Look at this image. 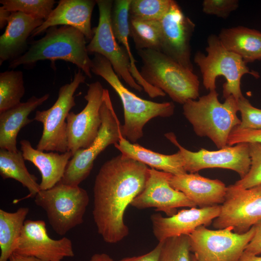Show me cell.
<instances>
[{"mask_svg": "<svg viewBox=\"0 0 261 261\" xmlns=\"http://www.w3.org/2000/svg\"><path fill=\"white\" fill-rule=\"evenodd\" d=\"M149 169L122 154L105 161L100 169L93 188V217L106 243H117L129 234L124 213L144 189Z\"/></svg>", "mask_w": 261, "mask_h": 261, "instance_id": "obj_1", "label": "cell"}, {"mask_svg": "<svg viewBox=\"0 0 261 261\" xmlns=\"http://www.w3.org/2000/svg\"><path fill=\"white\" fill-rule=\"evenodd\" d=\"M45 35L31 44L22 55L11 61L9 67L30 66L40 60H49L52 64L58 60L75 65L89 78L92 77V60L87 49L85 36L77 29L68 26L52 27Z\"/></svg>", "mask_w": 261, "mask_h": 261, "instance_id": "obj_2", "label": "cell"}, {"mask_svg": "<svg viewBox=\"0 0 261 261\" xmlns=\"http://www.w3.org/2000/svg\"><path fill=\"white\" fill-rule=\"evenodd\" d=\"M91 71L106 81L118 94L124 110V123L121 127L122 136L134 143L143 136V128L156 117H167L173 115L174 105L172 102H156L138 97L126 88L103 56L95 54Z\"/></svg>", "mask_w": 261, "mask_h": 261, "instance_id": "obj_3", "label": "cell"}, {"mask_svg": "<svg viewBox=\"0 0 261 261\" xmlns=\"http://www.w3.org/2000/svg\"><path fill=\"white\" fill-rule=\"evenodd\" d=\"M216 90L200 97L189 100L183 106V114L192 125L196 134L208 137L219 148L227 146L232 130L241 123L237 116V101L233 96L223 103L218 99Z\"/></svg>", "mask_w": 261, "mask_h": 261, "instance_id": "obj_4", "label": "cell"}, {"mask_svg": "<svg viewBox=\"0 0 261 261\" xmlns=\"http://www.w3.org/2000/svg\"><path fill=\"white\" fill-rule=\"evenodd\" d=\"M143 65L140 73L150 85L167 94L175 102L184 104L199 96V80L193 72L160 51L137 50Z\"/></svg>", "mask_w": 261, "mask_h": 261, "instance_id": "obj_5", "label": "cell"}, {"mask_svg": "<svg viewBox=\"0 0 261 261\" xmlns=\"http://www.w3.org/2000/svg\"><path fill=\"white\" fill-rule=\"evenodd\" d=\"M207 42V54L198 52L194 58L202 74L204 87L209 91L216 90V79L222 76L226 80L223 85V97L233 96L237 101L244 96L240 87L242 77L249 73L257 77L259 73L250 71L241 57L227 50L218 36L210 35Z\"/></svg>", "mask_w": 261, "mask_h": 261, "instance_id": "obj_6", "label": "cell"}, {"mask_svg": "<svg viewBox=\"0 0 261 261\" xmlns=\"http://www.w3.org/2000/svg\"><path fill=\"white\" fill-rule=\"evenodd\" d=\"M34 198L36 204L45 211L53 230L61 236L83 222L89 200L84 188L61 181L49 189L41 190Z\"/></svg>", "mask_w": 261, "mask_h": 261, "instance_id": "obj_7", "label": "cell"}, {"mask_svg": "<svg viewBox=\"0 0 261 261\" xmlns=\"http://www.w3.org/2000/svg\"><path fill=\"white\" fill-rule=\"evenodd\" d=\"M102 124L93 143L86 149L76 151L69 160L61 182L79 186L89 175L98 156L111 145L118 143L123 137L120 121L113 108L108 89H105L101 107Z\"/></svg>", "mask_w": 261, "mask_h": 261, "instance_id": "obj_8", "label": "cell"}, {"mask_svg": "<svg viewBox=\"0 0 261 261\" xmlns=\"http://www.w3.org/2000/svg\"><path fill=\"white\" fill-rule=\"evenodd\" d=\"M80 69L75 72L70 83L61 86L58 98L48 109L37 111L34 120L43 124V130L36 149L43 151H68L66 118L70 110L76 105L74 94L79 86L84 83L86 75Z\"/></svg>", "mask_w": 261, "mask_h": 261, "instance_id": "obj_9", "label": "cell"}, {"mask_svg": "<svg viewBox=\"0 0 261 261\" xmlns=\"http://www.w3.org/2000/svg\"><path fill=\"white\" fill-rule=\"evenodd\" d=\"M255 232L238 233L231 227L216 230L198 227L189 235L190 250L197 261H239Z\"/></svg>", "mask_w": 261, "mask_h": 261, "instance_id": "obj_10", "label": "cell"}, {"mask_svg": "<svg viewBox=\"0 0 261 261\" xmlns=\"http://www.w3.org/2000/svg\"><path fill=\"white\" fill-rule=\"evenodd\" d=\"M99 18L98 26L93 28V36L87 45L88 53L98 54L105 57L111 63L119 77L130 87L141 92L143 87L137 84L130 72L129 56L123 47L119 45L112 28V0H96Z\"/></svg>", "mask_w": 261, "mask_h": 261, "instance_id": "obj_11", "label": "cell"}, {"mask_svg": "<svg viewBox=\"0 0 261 261\" xmlns=\"http://www.w3.org/2000/svg\"><path fill=\"white\" fill-rule=\"evenodd\" d=\"M261 220V184L246 189L233 184L227 187L219 216L213 221L217 229L231 227L238 233L247 232Z\"/></svg>", "mask_w": 261, "mask_h": 261, "instance_id": "obj_12", "label": "cell"}, {"mask_svg": "<svg viewBox=\"0 0 261 261\" xmlns=\"http://www.w3.org/2000/svg\"><path fill=\"white\" fill-rule=\"evenodd\" d=\"M164 136L178 148L187 173H195L204 169L220 168L234 171L242 178L249 170L251 159L249 143L227 145L216 151L201 148L197 152H192L183 147L173 132L165 133Z\"/></svg>", "mask_w": 261, "mask_h": 261, "instance_id": "obj_13", "label": "cell"}, {"mask_svg": "<svg viewBox=\"0 0 261 261\" xmlns=\"http://www.w3.org/2000/svg\"><path fill=\"white\" fill-rule=\"evenodd\" d=\"M104 88L99 81L88 85L85 99L87 104L79 113L70 112L66 118L68 151L73 155L88 147L96 138L102 124L101 107Z\"/></svg>", "mask_w": 261, "mask_h": 261, "instance_id": "obj_14", "label": "cell"}, {"mask_svg": "<svg viewBox=\"0 0 261 261\" xmlns=\"http://www.w3.org/2000/svg\"><path fill=\"white\" fill-rule=\"evenodd\" d=\"M159 23L160 51L193 71L190 42L194 30V23L173 0L168 12Z\"/></svg>", "mask_w": 261, "mask_h": 261, "instance_id": "obj_15", "label": "cell"}, {"mask_svg": "<svg viewBox=\"0 0 261 261\" xmlns=\"http://www.w3.org/2000/svg\"><path fill=\"white\" fill-rule=\"evenodd\" d=\"M14 253L43 261H61L74 256L72 241L50 237L42 220L25 221Z\"/></svg>", "mask_w": 261, "mask_h": 261, "instance_id": "obj_16", "label": "cell"}, {"mask_svg": "<svg viewBox=\"0 0 261 261\" xmlns=\"http://www.w3.org/2000/svg\"><path fill=\"white\" fill-rule=\"evenodd\" d=\"M172 174L150 168L149 175L142 191L130 205L138 209L155 208L167 217L177 213L179 207H196L182 192L173 188L169 183Z\"/></svg>", "mask_w": 261, "mask_h": 261, "instance_id": "obj_17", "label": "cell"}, {"mask_svg": "<svg viewBox=\"0 0 261 261\" xmlns=\"http://www.w3.org/2000/svg\"><path fill=\"white\" fill-rule=\"evenodd\" d=\"M221 205L182 209L170 217L151 215L153 233L159 242L182 235H189L198 227L210 225L219 215Z\"/></svg>", "mask_w": 261, "mask_h": 261, "instance_id": "obj_18", "label": "cell"}, {"mask_svg": "<svg viewBox=\"0 0 261 261\" xmlns=\"http://www.w3.org/2000/svg\"><path fill=\"white\" fill-rule=\"evenodd\" d=\"M96 4V0H59L48 18L33 31L31 36L39 35L49 28L61 25L72 27L91 40L94 34L91 19Z\"/></svg>", "mask_w": 261, "mask_h": 261, "instance_id": "obj_19", "label": "cell"}, {"mask_svg": "<svg viewBox=\"0 0 261 261\" xmlns=\"http://www.w3.org/2000/svg\"><path fill=\"white\" fill-rule=\"evenodd\" d=\"M169 183L200 208L221 205L225 200L227 187L223 182L198 173L172 174Z\"/></svg>", "mask_w": 261, "mask_h": 261, "instance_id": "obj_20", "label": "cell"}, {"mask_svg": "<svg viewBox=\"0 0 261 261\" xmlns=\"http://www.w3.org/2000/svg\"><path fill=\"white\" fill-rule=\"evenodd\" d=\"M44 20L20 12H12L4 32L0 36V65L16 58L27 47V40Z\"/></svg>", "mask_w": 261, "mask_h": 261, "instance_id": "obj_21", "label": "cell"}, {"mask_svg": "<svg viewBox=\"0 0 261 261\" xmlns=\"http://www.w3.org/2000/svg\"><path fill=\"white\" fill-rule=\"evenodd\" d=\"M20 145L24 160L33 163L41 173V190L49 189L61 181L73 156L71 152H45L34 148L30 142L25 139L20 141Z\"/></svg>", "mask_w": 261, "mask_h": 261, "instance_id": "obj_22", "label": "cell"}, {"mask_svg": "<svg viewBox=\"0 0 261 261\" xmlns=\"http://www.w3.org/2000/svg\"><path fill=\"white\" fill-rule=\"evenodd\" d=\"M49 94L41 97L31 96L27 102L0 113V148L10 151L18 150L17 137L21 129L34 121L29 114L49 97Z\"/></svg>", "mask_w": 261, "mask_h": 261, "instance_id": "obj_23", "label": "cell"}, {"mask_svg": "<svg viewBox=\"0 0 261 261\" xmlns=\"http://www.w3.org/2000/svg\"><path fill=\"white\" fill-rule=\"evenodd\" d=\"M131 0H116L113 1L111 12V25L114 35L118 42L126 51L130 60V72L138 85L151 98L163 97L165 93L147 83L141 75L136 66L129 43V8Z\"/></svg>", "mask_w": 261, "mask_h": 261, "instance_id": "obj_24", "label": "cell"}, {"mask_svg": "<svg viewBox=\"0 0 261 261\" xmlns=\"http://www.w3.org/2000/svg\"><path fill=\"white\" fill-rule=\"evenodd\" d=\"M121 154L141 162L151 168L179 175L187 173L184 167V161L179 151L171 155H165L153 151L132 143L122 137L118 143L114 145Z\"/></svg>", "mask_w": 261, "mask_h": 261, "instance_id": "obj_25", "label": "cell"}, {"mask_svg": "<svg viewBox=\"0 0 261 261\" xmlns=\"http://www.w3.org/2000/svg\"><path fill=\"white\" fill-rule=\"evenodd\" d=\"M218 38L228 51L246 63L261 60V32L243 26L223 29Z\"/></svg>", "mask_w": 261, "mask_h": 261, "instance_id": "obj_26", "label": "cell"}, {"mask_svg": "<svg viewBox=\"0 0 261 261\" xmlns=\"http://www.w3.org/2000/svg\"><path fill=\"white\" fill-rule=\"evenodd\" d=\"M21 151L15 152L0 149V174L3 179H14L20 182L29 190V194L22 198L15 200L14 203L24 199L33 198L41 190L37 178L28 170Z\"/></svg>", "mask_w": 261, "mask_h": 261, "instance_id": "obj_27", "label": "cell"}, {"mask_svg": "<svg viewBox=\"0 0 261 261\" xmlns=\"http://www.w3.org/2000/svg\"><path fill=\"white\" fill-rule=\"evenodd\" d=\"M29 210L27 207L14 212L0 209V261H9L14 252Z\"/></svg>", "mask_w": 261, "mask_h": 261, "instance_id": "obj_28", "label": "cell"}, {"mask_svg": "<svg viewBox=\"0 0 261 261\" xmlns=\"http://www.w3.org/2000/svg\"><path fill=\"white\" fill-rule=\"evenodd\" d=\"M25 93L22 71L11 70L0 73V113L20 104Z\"/></svg>", "mask_w": 261, "mask_h": 261, "instance_id": "obj_29", "label": "cell"}, {"mask_svg": "<svg viewBox=\"0 0 261 261\" xmlns=\"http://www.w3.org/2000/svg\"><path fill=\"white\" fill-rule=\"evenodd\" d=\"M130 36L137 50L152 49L160 51L159 21L129 18Z\"/></svg>", "mask_w": 261, "mask_h": 261, "instance_id": "obj_30", "label": "cell"}, {"mask_svg": "<svg viewBox=\"0 0 261 261\" xmlns=\"http://www.w3.org/2000/svg\"><path fill=\"white\" fill-rule=\"evenodd\" d=\"M173 0H131L129 18L160 21L168 12Z\"/></svg>", "mask_w": 261, "mask_h": 261, "instance_id": "obj_31", "label": "cell"}, {"mask_svg": "<svg viewBox=\"0 0 261 261\" xmlns=\"http://www.w3.org/2000/svg\"><path fill=\"white\" fill-rule=\"evenodd\" d=\"M7 11L20 12L33 17L45 20L56 3L54 0H0Z\"/></svg>", "mask_w": 261, "mask_h": 261, "instance_id": "obj_32", "label": "cell"}, {"mask_svg": "<svg viewBox=\"0 0 261 261\" xmlns=\"http://www.w3.org/2000/svg\"><path fill=\"white\" fill-rule=\"evenodd\" d=\"M161 242L159 261H192L188 235L170 237Z\"/></svg>", "mask_w": 261, "mask_h": 261, "instance_id": "obj_33", "label": "cell"}, {"mask_svg": "<svg viewBox=\"0 0 261 261\" xmlns=\"http://www.w3.org/2000/svg\"><path fill=\"white\" fill-rule=\"evenodd\" d=\"M251 165L247 174L233 185L246 189L261 184V143H249Z\"/></svg>", "mask_w": 261, "mask_h": 261, "instance_id": "obj_34", "label": "cell"}, {"mask_svg": "<svg viewBox=\"0 0 261 261\" xmlns=\"http://www.w3.org/2000/svg\"><path fill=\"white\" fill-rule=\"evenodd\" d=\"M238 111L241 120L236 128L241 129L261 130V109L257 108L244 96L237 101Z\"/></svg>", "mask_w": 261, "mask_h": 261, "instance_id": "obj_35", "label": "cell"}, {"mask_svg": "<svg viewBox=\"0 0 261 261\" xmlns=\"http://www.w3.org/2000/svg\"><path fill=\"white\" fill-rule=\"evenodd\" d=\"M237 0H204L203 2V11L206 14L227 18L238 7Z\"/></svg>", "mask_w": 261, "mask_h": 261, "instance_id": "obj_36", "label": "cell"}, {"mask_svg": "<svg viewBox=\"0 0 261 261\" xmlns=\"http://www.w3.org/2000/svg\"><path fill=\"white\" fill-rule=\"evenodd\" d=\"M261 143V130L241 129L235 128L230 133L227 145L240 143Z\"/></svg>", "mask_w": 261, "mask_h": 261, "instance_id": "obj_37", "label": "cell"}, {"mask_svg": "<svg viewBox=\"0 0 261 261\" xmlns=\"http://www.w3.org/2000/svg\"><path fill=\"white\" fill-rule=\"evenodd\" d=\"M254 227V235L244 251L258 256L261 255V220Z\"/></svg>", "mask_w": 261, "mask_h": 261, "instance_id": "obj_38", "label": "cell"}, {"mask_svg": "<svg viewBox=\"0 0 261 261\" xmlns=\"http://www.w3.org/2000/svg\"><path fill=\"white\" fill-rule=\"evenodd\" d=\"M161 246L162 242H160L154 249L146 254L125 258L118 261H159Z\"/></svg>", "mask_w": 261, "mask_h": 261, "instance_id": "obj_39", "label": "cell"}, {"mask_svg": "<svg viewBox=\"0 0 261 261\" xmlns=\"http://www.w3.org/2000/svg\"><path fill=\"white\" fill-rule=\"evenodd\" d=\"M11 12L5 9L2 6L0 7V29H3L7 25L8 20Z\"/></svg>", "mask_w": 261, "mask_h": 261, "instance_id": "obj_40", "label": "cell"}, {"mask_svg": "<svg viewBox=\"0 0 261 261\" xmlns=\"http://www.w3.org/2000/svg\"><path fill=\"white\" fill-rule=\"evenodd\" d=\"M9 261H43L33 257H26L13 253Z\"/></svg>", "mask_w": 261, "mask_h": 261, "instance_id": "obj_41", "label": "cell"}, {"mask_svg": "<svg viewBox=\"0 0 261 261\" xmlns=\"http://www.w3.org/2000/svg\"><path fill=\"white\" fill-rule=\"evenodd\" d=\"M89 261H114L113 259L106 253H96L93 254Z\"/></svg>", "mask_w": 261, "mask_h": 261, "instance_id": "obj_42", "label": "cell"}, {"mask_svg": "<svg viewBox=\"0 0 261 261\" xmlns=\"http://www.w3.org/2000/svg\"><path fill=\"white\" fill-rule=\"evenodd\" d=\"M239 261H261V257L244 251Z\"/></svg>", "mask_w": 261, "mask_h": 261, "instance_id": "obj_43", "label": "cell"}, {"mask_svg": "<svg viewBox=\"0 0 261 261\" xmlns=\"http://www.w3.org/2000/svg\"><path fill=\"white\" fill-rule=\"evenodd\" d=\"M192 261H197L196 258H195V257L194 256L193 254H192Z\"/></svg>", "mask_w": 261, "mask_h": 261, "instance_id": "obj_44", "label": "cell"}]
</instances>
